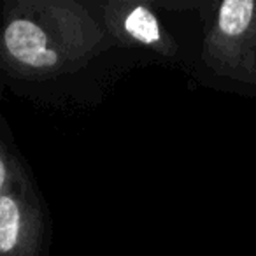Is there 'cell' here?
<instances>
[{
  "instance_id": "cell-1",
  "label": "cell",
  "mask_w": 256,
  "mask_h": 256,
  "mask_svg": "<svg viewBox=\"0 0 256 256\" xmlns=\"http://www.w3.org/2000/svg\"><path fill=\"white\" fill-rule=\"evenodd\" d=\"M106 26L74 0H20L0 26V56L22 78L46 79L74 72L106 42Z\"/></svg>"
},
{
  "instance_id": "cell-3",
  "label": "cell",
  "mask_w": 256,
  "mask_h": 256,
  "mask_svg": "<svg viewBox=\"0 0 256 256\" xmlns=\"http://www.w3.org/2000/svg\"><path fill=\"white\" fill-rule=\"evenodd\" d=\"M104 26L124 44L148 48L162 56L176 53L174 39L164 30L153 9L142 2L120 0L106 4Z\"/></svg>"
},
{
  "instance_id": "cell-5",
  "label": "cell",
  "mask_w": 256,
  "mask_h": 256,
  "mask_svg": "<svg viewBox=\"0 0 256 256\" xmlns=\"http://www.w3.org/2000/svg\"><path fill=\"white\" fill-rule=\"evenodd\" d=\"M14 188V174H12L11 162L8 158V153L0 144V195Z\"/></svg>"
},
{
  "instance_id": "cell-4",
  "label": "cell",
  "mask_w": 256,
  "mask_h": 256,
  "mask_svg": "<svg viewBox=\"0 0 256 256\" xmlns=\"http://www.w3.org/2000/svg\"><path fill=\"white\" fill-rule=\"evenodd\" d=\"M42 221L37 207L16 188L0 195V256H37Z\"/></svg>"
},
{
  "instance_id": "cell-2",
  "label": "cell",
  "mask_w": 256,
  "mask_h": 256,
  "mask_svg": "<svg viewBox=\"0 0 256 256\" xmlns=\"http://www.w3.org/2000/svg\"><path fill=\"white\" fill-rule=\"evenodd\" d=\"M202 58L216 74L256 86V0H226L218 8Z\"/></svg>"
}]
</instances>
